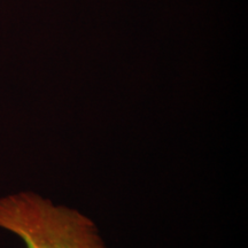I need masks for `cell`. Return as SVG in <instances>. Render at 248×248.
Instances as JSON below:
<instances>
[{"instance_id":"obj_1","label":"cell","mask_w":248,"mask_h":248,"mask_svg":"<svg viewBox=\"0 0 248 248\" xmlns=\"http://www.w3.org/2000/svg\"><path fill=\"white\" fill-rule=\"evenodd\" d=\"M0 228L26 248H107L91 219L30 192L0 199Z\"/></svg>"}]
</instances>
